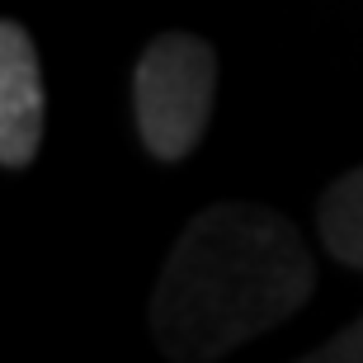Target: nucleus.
<instances>
[{"instance_id":"nucleus-4","label":"nucleus","mask_w":363,"mask_h":363,"mask_svg":"<svg viewBox=\"0 0 363 363\" xmlns=\"http://www.w3.org/2000/svg\"><path fill=\"white\" fill-rule=\"evenodd\" d=\"M316 227L330 259L345 269H363V165L340 175L316 203Z\"/></svg>"},{"instance_id":"nucleus-5","label":"nucleus","mask_w":363,"mask_h":363,"mask_svg":"<svg viewBox=\"0 0 363 363\" xmlns=\"http://www.w3.org/2000/svg\"><path fill=\"white\" fill-rule=\"evenodd\" d=\"M307 363H363V316L335 330L325 345L307 350Z\"/></svg>"},{"instance_id":"nucleus-2","label":"nucleus","mask_w":363,"mask_h":363,"mask_svg":"<svg viewBox=\"0 0 363 363\" xmlns=\"http://www.w3.org/2000/svg\"><path fill=\"white\" fill-rule=\"evenodd\" d=\"M217 99V52L194 33H161L147 43L133 71V118L142 147L175 165L194 156Z\"/></svg>"},{"instance_id":"nucleus-1","label":"nucleus","mask_w":363,"mask_h":363,"mask_svg":"<svg viewBox=\"0 0 363 363\" xmlns=\"http://www.w3.org/2000/svg\"><path fill=\"white\" fill-rule=\"evenodd\" d=\"M316 288V264L288 217L259 203L203 208L165 259L151 293V335L165 359L208 363L241 350Z\"/></svg>"},{"instance_id":"nucleus-3","label":"nucleus","mask_w":363,"mask_h":363,"mask_svg":"<svg viewBox=\"0 0 363 363\" xmlns=\"http://www.w3.org/2000/svg\"><path fill=\"white\" fill-rule=\"evenodd\" d=\"M43 128H48V90L43 62L19 19L0 24V165L28 170L38 161Z\"/></svg>"}]
</instances>
